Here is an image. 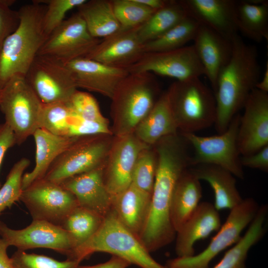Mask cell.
Masks as SVG:
<instances>
[{"label": "cell", "instance_id": "obj_4", "mask_svg": "<svg viewBox=\"0 0 268 268\" xmlns=\"http://www.w3.org/2000/svg\"><path fill=\"white\" fill-rule=\"evenodd\" d=\"M161 94L159 84L151 73H129L120 82L111 99L113 135L121 136L133 134Z\"/></svg>", "mask_w": 268, "mask_h": 268}, {"label": "cell", "instance_id": "obj_45", "mask_svg": "<svg viewBox=\"0 0 268 268\" xmlns=\"http://www.w3.org/2000/svg\"><path fill=\"white\" fill-rule=\"evenodd\" d=\"M13 132L5 123L0 124V168L7 150L16 144ZM1 184L0 182V188Z\"/></svg>", "mask_w": 268, "mask_h": 268}, {"label": "cell", "instance_id": "obj_38", "mask_svg": "<svg viewBox=\"0 0 268 268\" xmlns=\"http://www.w3.org/2000/svg\"><path fill=\"white\" fill-rule=\"evenodd\" d=\"M30 163L26 158H21L10 169L4 183L0 188V216L6 208L19 201L22 192V181L24 170Z\"/></svg>", "mask_w": 268, "mask_h": 268}, {"label": "cell", "instance_id": "obj_9", "mask_svg": "<svg viewBox=\"0 0 268 268\" xmlns=\"http://www.w3.org/2000/svg\"><path fill=\"white\" fill-rule=\"evenodd\" d=\"M240 116L236 114L226 130L217 135L202 136L195 133H181L193 149L191 167L214 165L226 170L235 177L244 178L237 140Z\"/></svg>", "mask_w": 268, "mask_h": 268}, {"label": "cell", "instance_id": "obj_24", "mask_svg": "<svg viewBox=\"0 0 268 268\" xmlns=\"http://www.w3.org/2000/svg\"><path fill=\"white\" fill-rule=\"evenodd\" d=\"M151 197V194L131 184L112 199V209L119 221L138 238L148 215Z\"/></svg>", "mask_w": 268, "mask_h": 268}, {"label": "cell", "instance_id": "obj_28", "mask_svg": "<svg viewBox=\"0 0 268 268\" xmlns=\"http://www.w3.org/2000/svg\"><path fill=\"white\" fill-rule=\"evenodd\" d=\"M201 196L200 180L189 168L179 179L172 198L170 215L176 232L194 212L200 202Z\"/></svg>", "mask_w": 268, "mask_h": 268}, {"label": "cell", "instance_id": "obj_19", "mask_svg": "<svg viewBox=\"0 0 268 268\" xmlns=\"http://www.w3.org/2000/svg\"><path fill=\"white\" fill-rule=\"evenodd\" d=\"M76 87L111 99L120 82L129 72L126 68L111 67L81 58L65 64Z\"/></svg>", "mask_w": 268, "mask_h": 268}, {"label": "cell", "instance_id": "obj_22", "mask_svg": "<svg viewBox=\"0 0 268 268\" xmlns=\"http://www.w3.org/2000/svg\"><path fill=\"white\" fill-rule=\"evenodd\" d=\"M193 45L214 93L218 75L232 54L231 40L213 30L200 25Z\"/></svg>", "mask_w": 268, "mask_h": 268}, {"label": "cell", "instance_id": "obj_32", "mask_svg": "<svg viewBox=\"0 0 268 268\" xmlns=\"http://www.w3.org/2000/svg\"><path fill=\"white\" fill-rule=\"evenodd\" d=\"M188 16L181 0H168L166 5L156 10L138 26L137 34L145 44L160 36Z\"/></svg>", "mask_w": 268, "mask_h": 268}, {"label": "cell", "instance_id": "obj_42", "mask_svg": "<svg viewBox=\"0 0 268 268\" xmlns=\"http://www.w3.org/2000/svg\"><path fill=\"white\" fill-rule=\"evenodd\" d=\"M108 123L84 120L72 113L67 136L81 137L97 134H112Z\"/></svg>", "mask_w": 268, "mask_h": 268}, {"label": "cell", "instance_id": "obj_11", "mask_svg": "<svg viewBox=\"0 0 268 268\" xmlns=\"http://www.w3.org/2000/svg\"><path fill=\"white\" fill-rule=\"evenodd\" d=\"M20 201L25 204L33 220H44L60 226L78 206L71 192L61 184L44 178L23 190Z\"/></svg>", "mask_w": 268, "mask_h": 268}, {"label": "cell", "instance_id": "obj_47", "mask_svg": "<svg viewBox=\"0 0 268 268\" xmlns=\"http://www.w3.org/2000/svg\"><path fill=\"white\" fill-rule=\"evenodd\" d=\"M8 246L5 241L0 238V268H14L7 253Z\"/></svg>", "mask_w": 268, "mask_h": 268}, {"label": "cell", "instance_id": "obj_40", "mask_svg": "<svg viewBox=\"0 0 268 268\" xmlns=\"http://www.w3.org/2000/svg\"><path fill=\"white\" fill-rule=\"evenodd\" d=\"M46 5L43 17V29L47 38L65 20L67 11L78 7L86 0H40Z\"/></svg>", "mask_w": 268, "mask_h": 268}, {"label": "cell", "instance_id": "obj_2", "mask_svg": "<svg viewBox=\"0 0 268 268\" xmlns=\"http://www.w3.org/2000/svg\"><path fill=\"white\" fill-rule=\"evenodd\" d=\"M185 169L184 162L175 156L165 154L158 158L149 211L139 237L149 252L167 245L176 237L170 215L171 201Z\"/></svg>", "mask_w": 268, "mask_h": 268}, {"label": "cell", "instance_id": "obj_13", "mask_svg": "<svg viewBox=\"0 0 268 268\" xmlns=\"http://www.w3.org/2000/svg\"><path fill=\"white\" fill-rule=\"evenodd\" d=\"M101 40L91 36L77 12L65 20L50 35L37 55L67 64L85 57Z\"/></svg>", "mask_w": 268, "mask_h": 268}, {"label": "cell", "instance_id": "obj_25", "mask_svg": "<svg viewBox=\"0 0 268 268\" xmlns=\"http://www.w3.org/2000/svg\"><path fill=\"white\" fill-rule=\"evenodd\" d=\"M33 136L36 145L35 166L23 175V190L43 179L56 159L78 137L57 135L42 128L38 129Z\"/></svg>", "mask_w": 268, "mask_h": 268}, {"label": "cell", "instance_id": "obj_39", "mask_svg": "<svg viewBox=\"0 0 268 268\" xmlns=\"http://www.w3.org/2000/svg\"><path fill=\"white\" fill-rule=\"evenodd\" d=\"M14 268H80L78 261L67 259L60 261L50 257L17 250L10 258Z\"/></svg>", "mask_w": 268, "mask_h": 268}, {"label": "cell", "instance_id": "obj_21", "mask_svg": "<svg viewBox=\"0 0 268 268\" xmlns=\"http://www.w3.org/2000/svg\"><path fill=\"white\" fill-rule=\"evenodd\" d=\"M188 16L226 39L238 34L236 0H181Z\"/></svg>", "mask_w": 268, "mask_h": 268}, {"label": "cell", "instance_id": "obj_41", "mask_svg": "<svg viewBox=\"0 0 268 268\" xmlns=\"http://www.w3.org/2000/svg\"><path fill=\"white\" fill-rule=\"evenodd\" d=\"M67 104L71 112L80 118L108 123L102 114L96 99L88 92L77 89Z\"/></svg>", "mask_w": 268, "mask_h": 268}, {"label": "cell", "instance_id": "obj_36", "mask_svg": "<svg viewBox=\"0 0 268 268\" xmlns=\"http://www.w3.org/2000/svg\"><path fill=\"white\" fill-rule=\"evenodd\" d=\"M111 1L121 28L125 29L141 25L157 10L139 3L136 0H112Z\"/></svg>", "mask_w": 268, "mask_h": 268}, {"label": "cell", "instance_id": "obj_33", "mask_svg": "<svg viewBox=\"0 0 268 268\" xmlns=\"http://www.w3.org/2000/svg\"><path fill=\"white\" fill-rule=\"evenodd\" d=\"M103 219L96 213L77 206L67 216L61 226L70 235L75 249L96 233Z\"/></svg>", "mask_w": 268, "mask_h": 268}, {"label": "cell", "instance_id": "obj_30", "mask_svg": "<svg viewBox=\"0 0 268 268\" xmlns=\"http://www.w3.org/2000/svg\"><path fill=\"white\" fill-rule=\"evenodd\" d=\"M77 8L89 32L94 38H105L121 28L111 0H86Z\"/></svg>", "mask_w": 268, "mask_h": 268}, {"label": "cell", "instance_id": "obj_27", "mask_svg": "<svg viewBox=\"0 0 268 268\" xmlns=\"http://www.w3.org/2000/svg\"><path fill=\"white\" fill-rule=\"evenodd\" d=\"M190 170L200 181L209 184L214 193L213 205L218 211L231 210L243 201L236 187L235 177L226 170L210 164L192 166Z\"/></svg>", "mask_w": 268, "mask_h": 268}, {"label": "cell", "instance_id": "obj_3", "mask_svg": "<svg viewBox=\"0 0 268 268\" xmlns=\"http://www.w3.org/2000/svg\"><path fill=\"white\" fill-rule=\"evenodd\" d=\"M46 5L39 0L18 10L17 28L4 40L0 51V84L14 75L25 76L47 39L43 29Z\"/></svg>", "mask_w": 268, "mask_h": 268}, {"label": "cell", "instance_id": "obj_48", "mask_svg": "<svg viewBox=\"0 0 268 268\" xmlns=\"http://www.w3.org/2000/svg\"><path fill=\"white\" fill-rule=\"evenodd\" d=\"M139 3L154 10L164 7L168 0H136Z\"/></svg>", "mask_w": 268, "mask_h": 268}, {"label": "cell", "instance_id": "obj_15", "mask_svg": "<svg viewBox=\"0 0 268 268\" xmlns=\"http://www.w3.org/2000/svg\"><path fill=\"white\" fill-rule=\"evenodd\" d=\"M126 69L131 73H155L176 80L204 75L193 45L169 51L144 53Z\"/></svg>", "mask_w": 268, "mask_h": 268}, {"label": "cell", "instance_id": "obj_46", "mask_svg": "<svg viewBox=\"0 0 268 268\" xmlns=\"http://www.w3.org/2000/svg\"><path fill=\"white\" fill-rule=\"evenodd\" d=\"M132 265L127 261L116 256H113L107 261L93 266H82L80 268H128Z\"/></svg>", "mask_w": 268, "mask_h": 268}, {"label": "cell", "instance_id": "obj_26", "mask_svg": "<svg viewBox=\"0 0 268 268\" xmlns=\"http://www.w3.org/2000/svg\"><path fill=\"white\" fill-rule=\"evenodd\" d=\"M178 132L166 91L160 95L134 134L142 142L152 146L162 138Z\"/></svg>", "mask_w": 268, "mask_h": 268}, {"label": "cell", "instance_id": "obj_20", "mask_svg": "<svg viewBox=\"0 0 268 268\" xmlns=\"http://www.w3.org/2000/svg\"><path fill=\"white\" fill-rule=\"evenodd\" d=\"M104 167L71 177L60 184L74 195L78 206L103 218L112 210V199L104 180Z\"/></svg>", "mask_w": 268, "mask_h": 268}, {"label": "cell", "instance_id": "obj_49", "mask_svg": "<svg viewBox=\"0 0 268 268\" xmlns=\"http://www.w3.org/2000/svg\"><path fill=\"white\" fill-rule=\"evenodd\" d=\"M255 88L263 92L268 93V62L266 65L265 70L262 79L257 83Z\"/></svg>", "mask_w": 268, "mask_h": 268}, {"label": "cell", "instance_id": "obj_14", "mask_svg": "<svg viewBox=\"0 0 268 268\" xmlns=\"http://www.w3.org/2000/svg\"><path fill=\"white\" fill-rule=\"evenodd\" d=\"M0 236L7 245L26 251L38 248L51 249L69 259L74 245L69 234L61 226L46 221L33 220L21 229H13L0 220Z\"/></svg>", "mask_w": 268, "mask_h": 268}, {"label": "cell", "instance_id": "obj_34", "mask_svg": "<svg viewBox=\"0 0 268 268\" xmlns=\"http://www.w3.org/2000/svg\"><path fill=\"white\" fill-rule=\"evenodd\" d=\"M200 24L188 16L158 38L143 45V53L171 51L193 41Z\"/></svg>", "mask_w": 268, "mask_h": 268}, {"label": "cell", "instance_id": "obj_50", "mask_svg": "<svg viewBox=\"0 0 268 268\" xmlns=\"http://www.w3.org/2000/svg\"><path fill=\"white\" fill-rule=\"evenodd\" d=\"M2 87L3 86L0 84V97H1Z\"/></svg>", "mask_w": 268, "mask_h": 268}, {"label": "cell", "instance_id": "obj_5", "mask_svg": "<svg viewBox=\"0 0 268 268\" xmlns=\"http://www.w3.org/2000/svg\"><path fill=\"white\" fill-rule=\"evenodd\" d=\"M96 252L109 253L141 268H168L151 256L139 239L119 221L112 209L96 233L76 248L68 259L80 263Z\"/></svg>", "mask_w": 268, "mask_h": 268}, {"label": "cell", "instance_id": "obj_17", "mask_svg": "<svg viewBox=\"0 0 268 268\" xmlns=\"http://www.w3.org/2000/svg\"><path fill=\"white\" fill-rule=\"evenodd\" d=\"M243 108L237 140L241 156H246L268 145V93L255 88Z\"/></svg>", "mask_w": 268, "mask_h": 268}, {"label": "cell", "instance_id": "obj_29", "mask_svg": "<svg viewBox=\"0 0 268 268\" xmlns=\"http://www.w3.org/2000/svg\"><path fill=\"white\" fill-rule=\"evenodd\" d=\"M238 31L257 42L268 39V2L266 0H236Z\"/></svg>", "mask_w": 268, "mask_h": 268}, {"label": "cell", "instance_id": "obj_7", "mask_svg": "<svg viewBox=\"0 0 268 268\" xmlns=\"http://www.w3.org/2000/svg\"><path fill=\"white\" fill-rule=\"evenodd\" d=\"M43 104L25 76L14 75L3 85L0 109L5 122L11 129L16 144L23 143L40 128Z\"/></svg>", "mask_w": 268, "mask_h": 268}, {"label": "cell", "instance_id": "obj_12", "mask_svg": "<svg viewBox=\"0 0 268 268\" xmlns=\"http://www.w3.org/2000/svg\"><path fill=\"white\" fill-rule=\"evenodd\" d=\"M25 78L44 105L67 103L77 87L66 64L37 55Z\"/></svg>", "mask_w": 268, "mask_h": 268}, {"label": "cell", "instance_id": "obj_8", "mask_svg": "<svg viewBox=\"0 0 268 268\" xmlns=\"http://www.w3.org/2000/svg\"><path fill=\"white\" fill-rule=\"evenodd\" d=\"M114 135L78 137L53 162L44 179L61 184L71 177L103 166Z\"/></svg>", "mask_w": 268, "mask_h": 268}, {"label": "cell", "instance_id": "obj_16", "mask_svg": "<svg viewBox=\"0 0 268 268\" xmlns=\"http://www.w3.org/2000/svg\"><path fill=\"white\" fill-rule=\"evenodd\" d=\"M147 146L134 133L121 136H114L103 173L105 186L112 198L131 185L137 156Z\"/></svg>", "mask_w": 268, "mask_h": 268}, {"label": "cell", "instance_id": "obj_1", "mask_svg": "<svg viewBox=\"0 0 268 268\" xmlns=\"http://www.w3.org/2000/svg\"><path fill=\"white\" fill-rule=\"evenodd\" d=\"M231 41V56L218 75L214 92L217 108L214 126L218 134L226 130L234 117L243 108L260 78L256 48L246 44L238 34Z\"/></svg>", "mask_w": 268, "mask_h": 268}, {"label": "cell", "instance_id": "obj_18", "mask_svg": "<svg viewBox=\"0 0 268 268\" xmlns=\"http://www.w3.org/2000/svg\"><path fill=\"white\" fill-rule=\"evenodd\" d=\"M138 28H120L115 33L103 38L84 58L111 67L128 68L144 54Z\"/></svg>", "mask_w": 268, "mask_h": 268}, {"label": "cell", "instance_id": "obj_31", "mask_svg": "<svg viewBox=\"0 0 268 268\" xmlns=\"http://www.w3.org/2000/svg\"><path fill=\"white\" fill-rule=\"evenodd\" d=\"M267 212L266 206L260 207L244 236L226 252L220 261L213 268H246L245 262L250 249L265 234Z\"/></svg>", "mask_w": 268, "mask_h": 268}, {"label": "cell", "instance_id": "obj_37", "mask_svg": "<svg viewBox=\"0 0 268 268\" xmlns=\"http://www.w3.org/2000/svg\"><path fill=\"white\" fill-rule=\"evenodd\" d=\"M72 112L67 103L44 105L40 119V128L60 136H67Z\"/></svg>", "mask_w": 268, "mask_h": 268}, {"label": "cell", "instance_id": "obj_35", "mask_svg": "<svg viewBox=\"0 0 268 268\" xmlns=\"http://www.w3.org/2000/svg\"><path fill=\"white\" fill-rule=\"evenodd\" d=\"M157 162V154L153 146H149L142 149L139 153L134 166L131 184L151 195Z\"/></svg>", "mask_w": 268, "mask_h": 268}, {"label": "cell", "instance_id": "obj_6", "mask_svg": "<svg viewBox=\"0 0 268 268\" xmlns=\"http://www.w3.org/2000/svg\"><path fill=\"white\" fill-rule=\"evenodd\" d=\"M166 93L179 132L195 133L214 125L217 115L214 94L200 77L176 80Z\"/></svg>", "mask_w": 268, "mask_h": 268}, {"label": "cell", "instance_id": "obj_10", "mask_svg": "<svg viewBox=\"0 0 268 268\" xmlns=\"http://www.w3.org/2000/svg\"><path fill=\"white\" fill-rule=\"evenodd\" d=\"M259 208L253 198L243 199L230 210L225 222L203 251L192 256L170 260L166 266L168 268H208L214 258L240 240L242 232L254 219Z\"/></svg>", "mask_w": 268, "mask_h": 268}, {"label": "cell", "instance_id": "obj_43", "mask_svg": "<svg viewBox=\"0 0 268 268\" xmlns=\"http://www.w3.org/2000/svg\"><path fill=\"white\" fill-rule=\"evenodd\" d=\"M13 0H0V51L5 38L17 27L19 18L18 11L11 6Z\"/></svg>", "mask_w": 268, "mask_h": 268}, {"label": "cell", "instance_id": "obj_23", "mask_svg": "<svg viewBox=\"0 0 268 268\" xmlns=\"http://www.w3.org/2000/svg\"><path fill=\"white\" fill-rule=\"evenodd\" d=\"M221 221L218 211L207 201L200 202L192 214L176 232L175 251L179 257L195 255L196 242L219 230Z\"/></svg>", "mask_w": 268, "mask_h": 268}, {"label": "cell", "instance_id": "obj_44", "mask_svg": "<svg viewBox=\"0 0 268 268\" xmlns=\"http://www.w3.org/2000/svg\"><path fill=\"white\" fill-rule=\"evenodd\" d=\"M240 162L243 167L268 170V145L257 152L246 156H241Z\"/></svg>", "mask_w": 268, "mask_h": 268}]
</instances>
